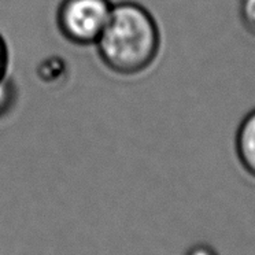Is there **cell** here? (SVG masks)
Listing matches in <instances>:
<instances>
[{"instance_id": "obj_1", "label": "cell", "mask_w": 255, "mask_h": 255, "mask_svg": "<svg viewBox=\"0 0 255 255\" xmlns=\"http://www.w3.org/2000/svg\"><path fill=\"white\" fill-rule=\"evenodd\" d=\"M95 47L109 70L127 77L136 76L145 72L159 54V28L144 6L122 1L113 6Z\"/></svg>"}, {"instance_id": "obj_2", "label": "cell", "mask_w": 255, "mask_h": 255, "mask_svg": "<svg viewBox=\"0 0 255 255\" xmlns=\"http://www.w3.org/2000/svg\"><path fill=\"white\" fill-rule=\"evenodd\" d=\"M110 0H62L56 11L61 34L76 45H95L110 18Z\"/></svg>"}, {"instance_id": "obj_3", "label": "cell", "mask_w": 255, "mask_h": 255, "mask_svg": "<svg viewBox=\"0 0 255 255\" xmlns=\"http://www.w3.org/2000/svg\"><path fill=\"white\" fill-rule=\"evenodd\" d=\"M235 145L236 155L244 172L255 178V109L240 122Z\"/></svg>"}, {"instance_id": "obj_4", "label": "cell", "mask_w": 255, "mask_h": 255, "mask_svg": "<svg viewBox=\"0 0 255 255\" xmlns=\"http://www.w3.org/2000/svg\"><path fill=\"white\" fill-rule=\"evenodd\" d=\"M18 99V89L8 74L0 80V118L6 117L12 107L15 106Z\"/></svg>"}, {"instance_id": "obj_5", "label": "cell", "mask_w": 255, "mask_h": 255, "mask_svg": "<svg viewBox=\"0 0 255 255\" xmlns=\"http://www.w3.org/2000/svg\"><path fill=\"white\" fill-rule=\"evenodd\" d=\"M239 17L244 29L255 37V0H242L239 6Z\"/></svg>"}, {"instance_id": "obj_6", "label": "cell", "mask_w": 255, "mask_h": 255, "mask_svg": "<svg viewBox=\"0 0 255 255\" xmlns=\"http://www.w3.org/2000/svg\"><path fill=\"white\" fill-rule=\"evenodd\" d=\"M8 62H10V55H8V48L4 39L0 34V80L6 77L7 70H8Z\"/></svg>"}, {"instance_id": "obj_7", "label": "cell", "mask_w": 255, "mask_h": 255, "mask_svg": "<svg viewBox=\"0 0 255 255\" xmlns=\"http://www.w3.org/2000/svg\"><path fill=\"white\" fill-rule=\"evenodd\" d=\"M185 255H218L216 253V250L210 247V246H207V244H196L194 247H191V249L187 251V254Z\"/></svg>"}]
</instances>
